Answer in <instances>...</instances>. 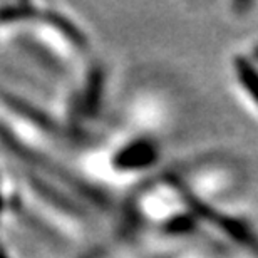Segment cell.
<instances>
[{
	"mask_svg": "<svg viewBox=\"0 0 258 258\" xmlns=\"http://www.w3.org/2000/svg\"><path fill=\"white\" fill-rule=\"evenodd\" d=\"M156 151L149 143H131L122 146L114 154V166L117 169H141L153 163Z\"/></svg>",
	"mask_w": 258,
	"mask_h": 258,
	"instance_id": "6da1fadb",
	"label": "cell"
}]
</instances>
